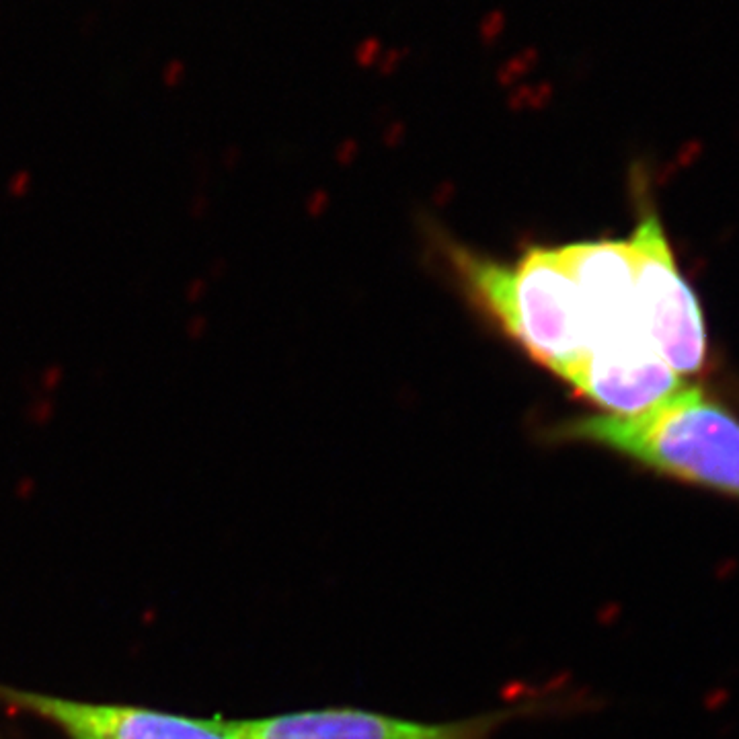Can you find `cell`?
<instances>
[{
  "label": "cell",
  "mask_w": 739,
  "mask_h": 739,
  "mask_svg": "<svg viewBox=\"0 0 739 739\" xmlns=\"http://www.w3.org/2000/svg\"><path fill=\"white\" fill-rule=\"evenodd\" d=\"M555 435L602 446L661 477L739 501V421L698 387L639 413L571 419Z\"/></svg>",
  "instance_id": "1"
},
{
  "label": "cell",
  "mask_w": 739,
  "mask_h": 739,
  "mask_svg": "<svg viewBox=\"0 0 739 739\" xmlns=\"http://www.w3.org/2000/svg\"><path fill=\"white\" fill-rule=\"evenodd\" d=\"M450 259L469 292L536 362L563 380L590 348V329L559 249L534 247L514 267L462 247Z\"/></svg>",
  "instance_id": "2"
},
{
  "label": "cell",
  "mask_w": 739,
  "mask_h": 739,
  "mask_svg": "<svg viewBox=\"0 0 739 739\" xmlns=\"http://www.w3.org/2000/svg\"><path fill=\"white\" fill-rule=\"evenodd\" d=\"M633 253L641 323L653 346L676 374H692L704 364L706 335L702 310L684 279L655 214L639 220L626 238Z\"/></svg>",
  "instance_id": "3"
},
{
  "label": "cell",
  "mask_w": 739,
  "mask_h": 739,
  "mask_svg": "<svg viewBox=\"0 0 739 739\" xmlns=\"http://www.w3.org/2000/svg\"><path fill=\"white\" fill-rule=\"evenodd\" d=\"M510 710L450 723H421L359 708H316L228 721L236 739H491Z\"/></svg>",
  "instance_id": "4"
},
{
  "label": "cell",
  "mask_w": 739,
  "mask_h": 739,
  "mask_svg": "<svg viewBox=\"0 0 739 739\" xmlns=\"http://www.w3.org/2000/svg\"><path fill=\"white\" fill-rule=\"evenodd\" d=\"M0 702L35 715L70 739H236L226 719H191L152 708L97 704L0 684Z\"/></svg>",
  "instance_id": "5"
},
{
  "label": "cell",
  "mask_w": 739,
  "mask_h": 739,
  "mask_svg": "<svg viewBox=\"0 0 739 739\" xmlns=\"http://www.w3.org/2000/svg\"><path fill=\"white\" fill-rule=\"evenodd\" d=\"M559 253L575 279L585 312L590 329L587 351L635 341L653 343L639 314L628 241L575 243L561 247Z\"/></svg>",
  "instance_id": "6"
},
{
  "label": "cell",
  "mask_w": 739,
  "mask_h": 739,
  "mask_svg": "<svg viewBox=\"0 0 739 739\" xmlns=\"http://www.w3.org/2000/svg\"><path fill=\"white\" fill-rule=\"evenodd\" d=\"M565 380L577 394L618 415L645 411L682 387L680 374L651 343L590 349Z\"/></svg>",
  "instance_id": "7"
},
{
  "label": "cell",
  "mask_w": 739,
  "mask_h": 739,
  "mask_svg": "<svg viewBox=\"0 0 739 739\" xmlns=\"http://www.w3.org/2000/svg\"><path fill=\"white\" fill-rule=\"evenodd\" d=\"M0 739H2V738H0Z\"/></svg>",
  "instance_id": "8"
}]
</instances>
